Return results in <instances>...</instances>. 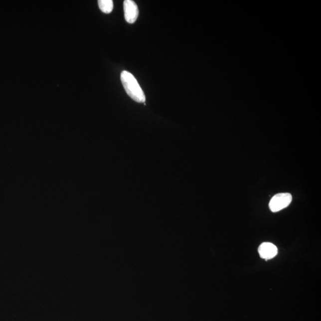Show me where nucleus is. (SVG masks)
Here are the masks:
<instances>
[{"mask_svg": "<svg viewBox=\"0 0 321 321\" xmlns=\"http://www.w3.org/2000/svg\"><path fill=\"white\" fill-rule=\"evenodd\" d=\"M258 252L262 258L269 260L276 256L278 253V249L276 246L271 243L265 242L259 247Z\"/></svg>", "mask_w": 321, "mask_h": 321, "instance_id": "20e7f679", "label": "nucleus"}, {"mask_svg": "<svg viewBox=\"0 0 321 321\" xmlns=\"http://www.w3.org/2000/svg\"><path fill=\"white\" fill-rule=\"evenodd\" d=\"M121 81L124 89L131 98L139 103L145 102V95L138 81L127 71H123L121 74Z\"/></svg>", "mask_w": 321, "mask_h": 321, "instance_id": "f257e3e1", "label": "nucleus"}, {"mask_svg": "<svg viewBox=\"0 0 321 321\" xmlns=\"http://www.w3.org/2000/svg\"><path fill=\"white\" fill-rule=\"evenodd\" d=\"M98 5L100 10L104 13H110L113 10V1L112 0H99Z\"/></svg>", "mask_w": 321, "mask_h": 321, "instance_id": "39448f33", "label": "nucleus"}, {"mask_svg": "<svg viewBox=\"0 0 321 321\" xmlns=\"http://www.w3.org/2000/svg\"><path fill=\"white\" fill-rule=\"evenodd\" d=\"M292 201V196L291 193H282L274 195L271 198L269 207L273 213H277L288 207Z\"/></svg>", "mask_w": 321, "mask_h": 321, "instance_id": "f03ea898", "label": "nucleus"}, {"mask_svg": "<svg viewBox=\"0 0 321 321\" xmlns=\"http://www.w3.org/2000/svg\"><path fill=\"white\" fill-rule=\"evenodd\" d=\"M124 17L127 23H134L139 15L138 5L132 0H126L123 3Z\"/></svg>", "mask_w": 321, "mask_h": 321, "instance_id": "7ed1b4c3", "label": "nucleus"}]
</instances>
